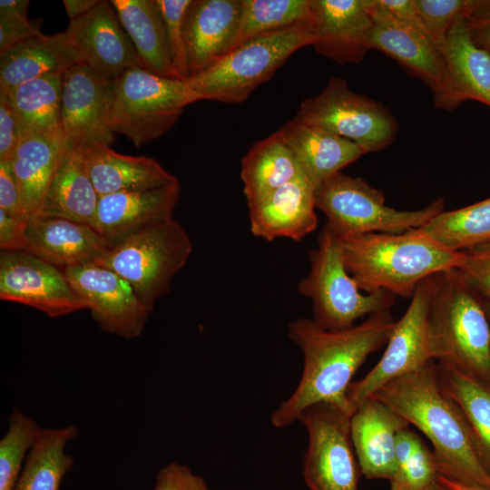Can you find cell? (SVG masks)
<instances>
[{
  "instance_id": "obj_51",
  "label": "cell",
  "mask_w": 490,
  "mask_h": 490,
  "mask_svg": "<svg viewBox=\"0 0 490 490\" xmlns=\"http://www.w3.org/2000/svg\"><path fill=\"white\" fill-rule=\"evenodd\" d=\"M437 479L443 485L448 487L450 490H490L489 488H485V487L474 486V485L462 484L454 480H450L441 475H438Z\"/></svg>"
},
{
  "instance_id": "obj_38",
  "label": "cell",
  "mask_w": 490,
  "mask_h": 490,
  "mask_svg": "<svg viewBox=\"0 0 490 490\" xmlns=\"http://www.w3.org/2000/svg\"><path fill=\"white\" fill-rule=\"evenodd\" d=\"M40 429L19 407L13 409L7 431L0 440V490H14Z\"/></svg>"
},
{
  "instance_id": "obj_12",
  "label": "cell",
  "mask_w": 490,
  "mask_h": 490,
  "mask_svg": "<svg viewBox=\"0 0 490 490\" xmlns=\"http://www.w3.org/2000/svg\"><path fill=\"white\" fill-rule=\"evenodd\" d=\"M428 279L417 286L406 312L396 321L381 358L363 378L349 385L347 396L354 406L388 381L436 360Z\"/></svg>"
},
{
  "instance_id": "obj_35",
  "label": "cell",
  "mask_w": 490,
  "mask_h": 490,
  "mask_svg": "<svg viewBox=\"0 0 490 490\" xmlns=\"http://www.w3.org/2000/svg\"><path fill=\"white\" fill-rule=\"evenodd\" d=\"M439 244L465 251L490 242V198L453 211H444L419 228Z\"/></svg>"
},
{
  "instance_id": "obj_48",
  "label": "cell",
  "mask_w": 490,
  "mask_h": 490,
  "mask_svg": "<svg viewBox=\"0 0 490 490\" xmlns=\"http://www.w3.org/2000/svg\"><path fill=\"white\" fill-rule=\"evenodd\" d=\"M466 24L473 41L490 54V0L483 1Z\"/></svg>"
},
{
  "instance_id": "obj_15",
  "label": "cell",
  "mask_w": 490,
  "mask_h": 490,
  "mask_svg": "<svg viewBox=\"0 0 490 490\" xmlns=\"http://www.w3.org/2000/svg\"><path fill=\"white\" fill-rule=\"evenodd\" d=\"M64 272L103 330L123 338L142 335L150 313L124 279L94 262Z\"/></svg>"
},
{
  "instance_id": "obj_8",
  "label": "cell",
  "mask_w": 490,
  "mask_h": 490,
  "mask_svg": "<svg viewBox=\"0 0 490 490\" xmlns=\"http://www.w3.org/2000/svg\"><path fill=\"white\" fill-rule=\"evenodd\" d=\"M385 201L382 191L341 172L315 189L316 208L341 239L371 232L403 233L425 226L445 209L442 198L414 211H399Z\"/></svg>"
},
{
  "instance_id": "obj_39",
  "label": "cell",
  "mask_w": 490,
  "mask_h": 490,
  "mask_svg": "<svg viewBox=\"0 0 490 490\" xmlns=\"http://www.w3.org/2000/svg\"><path fill=\"white\" fill-rule=\"evenodd\" d=\"M484 0H416L425 28L440 49L451 27L460 19L470 17Z\"/></svg>"
},
{
  "instance_id": "obj_44",
  "label": "cell",
  "mask_w": 490,
  "mask_h": 490,
  "mask_svg": "<svg viewBox=\"0 0 490 490\" xmlns=\"http://www.w3.org/2000/svg\"><path fill=\"white\" fill-rule=\"evenodd\" d=\"M43 33L27 19L0 15V54L15 45Z\"/></svg>"
},
{
  "instance_id": "obj_9",
  "label": "cell",
  "mask_w": 490,
  "mask_h": 490,
  "mask_svg": "<svg viewBox=\"0 0 490 490\" xmlns=\"http://www.w3.org/2000/svg\"><path fill=\"white\" fill-rule=\"evenodd\" d=\"M194 102L197 99L185 81L134 66L115 81L110 127L139 147L164 134Z\"/></svg>"
},
{
  "instance_id": "obj_46",
  "label": "cell",
  "mask_w": 490,
  "mask_h": 490,
  "mask_svg": "<svg viewBox=\"0 0 490 490\" xmlns=\"http://www.w3.org/2000/svg\"><path fill=\"white\" fill-rule=\"evenodd\" d=\"M28 222L11 217L0 209L1 250L26 251Z\"/></svg>"
},
{
  "instance_id": "obj_32",
  "label": "cell",
  "mask_w": 490,
  "mask_h": 490,
  "mask_svg": "<svg viewBox=\"0 0 490 490\" xmlns=\"http://www.w3.org/2000/svg\"><path fill=\"white\" fill-rule=\"evenodd\" d=\"M444 392L457 405L475 452L490 475V383L446 363L436 362Z\"/></svg>"
},
{
  "instance_id": "obj_42",
  "label": "cell",
  "mask_w": 490,
  "mask_h": 490,
  "mask_svg": "<svg viewBox=\"0 0 490 490\" xmlns=\"http://www.w3.org/2000/svg\"><path fill=\"white\" fill-rule=\"evenodd\" d=\"M152 490H211L200 475L188 466L172 462L157 474Z\"/></svg>"
},
{
  "instance_id": "obj_47",
  "label": "cell",
  "mask_w": 490,
  "mask_h": 490,
  "mask_svg": "<svg viewBox=\"0 0 490 490\" xmlns=\"http://www.w3.org/2000/svg\"><path fill=\"white\" fill-rule=\"evenodd\" d=\"M373 2L377 9L390 17L426 30L416 0H373Z\"/></svg>"
},
{
  "instance_id": "obj_21",
  "label": "cell",
  "mask_w": 490,
  "mask_h": 490,
  "mask_svg": "<svg viewBox=\"0 0 490 490\" xmlns=\"http://www.w3.org/2000/svg\"><path fill=\"white\" fill-rule=\"evenodd\" d=\"M314 184L301 175L249 205L250 232L265 240L299 241L318 225Z\"/></svg>"
},
{
  "instance_id": "obj_11",
  "label": "cell",
  "mask_w": 490,
  "mask_h": 490,
  "mask_svg": "<svg viewBox=\"0 0 490 490\" xmlns=\"http://www.w3.org/2000/svg\"><path fill=\"white\" fill-rule=\"evenodd\" d=\"M354 410L321 402L300 414L309 437L302 475L310 490H358L359 466L350 437Z\"/></svg>"
},
{
  "instance_id": "obj_10",
  "label": "cell",
  "mask_w": 490,
  "mask_h": 490,
  "mask_svg": "<svg viewBox=\"0 0 490 490\" xmlns=\"http://www.w3.org/2000/svg\"><path fill=\"white\" fill-rule=\"evenodd\" d=\"M296 116L354 142L367 153L391 145L398 130L387 106L352 91L338 76L330 77L318 94L302 101Z\"/></svg>"
},
{
  "instance_id": "obj_18",
  "label": "cell",
  "mask_w": 490,
  "mask_h": 490,
  "mask_svg": "<svg viewBox=\"0 0 490 490\" xmlns=\"http://www.w3.org/2000/svg\"><path fill=\"white\" fill-rule=\"evenodd\" d=\"M242 0H191L184 19L190 77L239 45Z\"/></svg>"
},
{
  "instance_id": "obj_19",
  "label": "cell",
  "mask_w": 490,
  "mask_h": 490,
  "mask_svg": "<svg viewBox=\"0 0 490 490\" xmlns=\"http://www.w3.org/2000/svg\"><path fill=\"white\" fill-rule=\"evenodd\" d=\"M310 5L315 51L339 64L360 63L370 50L368 0H310Z\"/></svg>"
},
{
  "instance_id": "obj_41",
  "label": "cell",
  "mask_w": 490,
  "mask_h": 490,
  "mask_svg": "<svg viewBox=\"0 0 490 490\" xmlns=\"http://www.w3.org/2000/svg\"><path fill=\"white\" fill-rule=\"evenodd\" d=\"M464 253V260L458 270L483 299L490 300V242Z\"/></svg>"
},
{
  "instance_id": "obj_26",
  "label": "cell",
  "mask_w": 490,
  "mask_h": 490,
  "mask_svg": "<svg viewBox=\"0 0 490 490\" xmlns=\"http://www.w3.org/2000/svg\"><path fill=\"white\" fill-rule=\"evenodd\" d=\"M466 19L451 27L442 49L448 74L446 111L467 100L490 107V54L473 41Z\"/></svg>"
},
{
  "instance_id": "obj_27",
  "label": "cell",
  "mask_w": 490,
  "mask_h": 490,
  "mask_svg": "<svg viewBox=\"0 0 490 490\" xmlns=\"http://www.w3.org/2000/svg\"><path fill=\"white\" fill-rule=\"evenodd\" d=\"M83 148L90 178L100 196L180 183L153 158L118 153L97 143Z\"/></svg>"
},
{
  "instance_id": "obj_45",
  "label": "cell",
  "mask_w": 490,
  "mask_h": 490,
  "mask_svg": "<svg viewBox=\"0 0 490 490\" xmlns=\"http://www.w3.org/2000/svg\"><path fill=\"white\" fill-rule=\"evenodd\" d=\"M20 139L14 109L5 93H0V161H9Z\"/></svg>"
},
{
  "instance_id": "obj_6",
  "label": "cell",
  "mask_w": 490,
  "mask_h": 490,
  "mask_svg": "<svg viewBox=\"0 0 490 490\" xmlns=\"http://www.w3.org/2000/svg\"><path fill=\"white\" fill-rule=\"evenodd\" d=\"M192 250L188 232L172 218L113 242L94 263L124 279L151 314Z\"/></svg>"
},
{
  "instance_id": "obj_20",
  "label": "cell",
  "mask_w": 490,
  "mask_h": 490,
  "mask_svg": "<svg viewBox=\"0 0 490 490\" xmlns=\"http://www.w3.org/2000/svg\"><path fill=\"white\" fill-rule=\"evenodd\" d=\"M410 424L370 397L355 405L350 437L360 472L367 479L390 480L395 474L397 434Z\"/></svg>"
},
{
  "instance_id": "obj_2",
  "label": "cell",
  "mask_w": 490,
  "mask_h": 490,
  "mask_svg": "<svg viewBox=\"0 0 490 490\" xmlns=\"http://www.w3.org/2000/svg\"><path fill=\"white\" fill-rule=\"evenodd\" d=\"M371 397L429 439L439 475L490 489V475L475 452L461 410L442 389L435 360L388 381Z\"/></svg>"
},
{
  "instance_id": "obj_28",
  "label": "cell",
  "mask_w": 490,
  "mask_h": 490,
  "mask_svg": "<svg viewBox=\"0 0 490 490\" xmlns=\"http://www.w3.org/2000/svg\"><path fill=\"white\" fill-rule=\"evenodd\" d=\"M110 2L134 46L141 67L164 78L181 80L173 64L166 25L155 0Z\"/></svg>"
},
{
  "instance_id": "obj_37",
  "label": "cell",
  "mask_w": 490,
  "mask_h": 490,
  "mask_svg": "<svg viewBox=\"0 0 490 490\" xmlns=\"http://www.w3.org/2000/svg\"><path fill=\"white\" fill-rule=\"evenodd\" d=\"M311 17L310 0H242L240 44L253 36Z\"/></svg>"
},
{
  "instance_id": "obj_14",
  "label": "cell",
  "mask_w": 490,
  "mask_h": 490,
  "mask_svg": "<svg viewBox=\"0 0 490 490\" xmlns=\"http://www.w3.org/2000/svg\"><path fill=\"white\" fill-rule=\"evenodd\" d=\"M115 81L84 64H74L64 74L60 128L70 144L113 143L109 119Z\"/></svg>"
},
{
  "instance_id": "obj_30",
  "label": "cell",
  "mask_w": 490,
  "mask_h": 490,
  "mask_svg": "<svg viewBox=\"0 0 490 490\" xmlns=\"http://www.w3.org/2000/svg\"><path fill=\"white\" fill-rule=\"evenodd\" d=\"M82 64L67 42L64 32L25 40L0 54V92L35 78L64 74L73 65Z\"/></svg>"
},
{
  "instance_id": "obj_50",
  "label": "cell",
  "mask_w": 490,
  "mask_h": 490,
  "mask_svg": "<svg viewBox=\"0 0 490 490\" xmlns=\"http://www.w3.org/2000/svg\"><path fill=\"white\" fill-rule=\"evenodd\" d=\"M99 2V0H64L63 4L71 21L88 13Z\"/></svg>"
},
{
  "instance_id": "obj_49",
  "label": "cell",
  "mask_w": 490,
  "mask_h": 490,
  "mask_svg": "<svg viewBox=\"0 0 490 490\" xmlns=\"http://www.w3.org/2000/svg\"><path fill=\"white\" fill-rule=\"evenodd\" d=\"M28 0H1L0 15L27 19Z\"/></svg>"
},
{
  "instance_id": "obj_23",
  "label": "cell",
  "mask_w": 490,
  "mask_h": 490,
  "mask_svg": "<svg viewBox=\"0 0 490 490\" xmlns=\"http://www.w3.org/2000/svg\"><path fill=\"white\" fill-rule=\"evenodd\" d=\"M26 235V251L63 271L94 262L112 245L91 225L57 217L32 218Z\"/></svg>"
},
{
  "instance_id": "obj_24",
  "label": "cell",
  "mask_w": 490,
  "mask_h": 490,
  "mask_svg": "<svg viewBox=\"0 0 490 490\" xmlns=\"http://www.w3.org/2000/svg\"><path fill=\"white\" fill-rule=\"evenodd\" d=\"M70 145L61 128L20 137L8 162L29 220L39 215L48 185Z\"/></svg>"
},
{
  "instance_id": "obj_3",
  "label": "cell",
  "mask_w": 490,
  "mask_h": 490,
  "mask_svg": "<svg viewBox=\"0 0 490 490\" xmlns=\"http://www.w3.org/2000/svg\"><path fill=\"white\" fill-rule=\"evenodd\" d=\"M346 269L365 293L386 290L412 298L434 274L459 268L464 251L448 249L419 228L403 233L371 232L342 239Z\"/></svg>"
},
{
  "instance_id": "obj_13",
  "label": "cell",
  "mask_w": 490,
  "mask_h": 490,
  "mask_svg": "<svg viewBox=\"0 0 490 490\" xmlns=\"http://www.w3.org/2000/svg\"><path fill=\"white\" fill-rule=\"evenodd\" d=\"M0 299L50 318L87 309L63 270L27 251L1 250Z\"/></svg>"
},
{
  "instance_id": "obj_7",
  "label": "cell",
  "mask_w": 490,
  "mask_h": 490,
  "mask_svg": "<svg viewBox=\"0 0 490 490\" xmlns=\"http://www.w3.org/2000/svg\"><path fill=\"white\" fill-rule=\"evenodd\" d=\"M310 270L298 292L311 299L314 320L323 328L342 330L361 317L390 309L396 296L386 290L363 293L348 272L342 239L325 223L318 246L309 252Z\"/></svg>"
},
{
  "instance_id": "obj_17",
  "label": "cell",
  "mask_w": 490,
  "mask_h": 490,
  "mask_svg": "<svg viewBox=\"0 0 490 490\" xmlns=\"http://www.w3.org/2000/svg\"><path fill=\"white\" fill-rule=\"evenodd\" d=\"M122 28L111 2L100 1L85 15L71 20L64 34L82 64L117 80L127 69L141 67Z\"/></svg>"
},
{
  "instance_id": "obj_33",
  "label": "cell",
  "mask_w": 490,
  "mask_h": 490,
  "mask_svg": "<svg viewBox=\"0 0 490 490\" xmlns=\"http://www.w3.org/2000/svg\"><path fill=\"white\" fill-rule=\"evenodd\" d=\"M78 436L79 430L74 425L41 427L14 490H59L74 464L65 447Z\"/></svg>"
},
{
  "instance_id": "obj_22",
  "label": "cell",
  "mask_w": 490,
  "mask_h": 490,
  "mask_svg": "<svg viewBox=\"0 0 490 490\" xmlns=\"http://www.w3.org/2000/svg\"><path fill=\"white\" fill-rule=\"evenodd\" d=\"M179 199L180 183L102 195L90 225L113 243L142 229L172 219Z\"/></svg>"
},
{
  "instance_id": "obj_25",
  "label": "cell",
  "mask_w": 490,
  "mask_h": 490,
  "mask_svg": "<svg viewBox=\"0 0 490 490\" xmlns=\"http://www.w3.org/2000/svg\"><path fill=\"white\" fill-rule=\"evenodd\" d=\"M279 131L296 153L303 173L315 187L367 154L354 142L298 116Z\"/></svg>"
},
{
  "instance_id": "obj_52",
  "label": "cell",
  "mask_w": 490,
  "mask_h": 490,
  "mask_svg": "<svg viewBox=\"0 0 490 490\" xmlns=\"http://www.w3.org/2000/svg\"><path fill=\"white\" fill-rule=\"evenodd\" d=\"M425 490H450L443 485L438 479L430 484Z\"/></svg>"
},
{
  "instance_id": "obj_29",
  "label": "cell",
  "mask_w": 490,
  "mask_h": 490,
  "mask_svg": "<svg viewBox=\"0 0 490 490\" xmlns=\"http://www.w3.org/2000/svg\"><path fill=\"white\" fill-rule=\"evenodd\" d=\"M99 198L86 167L83 148L71 144L48 185L38 216L90 225Z\"/></svg>"
},
{
  "instance_id": "obj_5",
  "label": "cell",
  "mask_w": 490,
  "mask_h": 490,
  "mask_svg": "<svg viewBox=\"0 0 490 490\" xmlns=\"http://www.w3.org/2000/svg\"><path fill=\"white\" fill-rule=\"evenodd\" d=\"M314 41L311 13L308 20L245 40L217 64L185 82L197 101L240 103L270 80L293 53Z\"/></svg>"
},
{
  "instance_id": "obj_16",
  "label": "cell",
  "mask_w": 490,
  "mask_h": 490,
  "mask_svg": "<svg viewBox=\"0 0 490 490\" xmlns=\"http://www.w3.org/2000/svg\"><path fill=\"white\" fill-rule=\"evenodd\" d=\"M373 25L370 50H377L396 60L433 93L436 107L445 109L448 93L447 68L440 49L425 29L399 22L377 9L368 0Z\"/></svg>"
},
{
  "instance_id": "obj_36",
  "label": "cell",
  "mask_w": 490,
  "mask_h": 490,
  "mask_svg": "<svg viewBox=\"0 0 490 490\" xmlns=\"http://www.w3.org/2000/svg\"><path fill=\"white\" fill-rule=\"evenodd\" d=\"M396 464L390 490H425L439 475L433 451L408 427L397 434Z\"/></svg>"
},
{
  "instance_id": "obj_53",
  "label": "cell",
  "mask_w": 490,
  "mask_h": 490,
  "mask_svg": "<svg viewBox=\"0 0 490 490\" xmlns=\"http://www.w3.org/2000/svg\"><path fill=\"white\" fill-rule=\"evenodd\" d=\"M483 301H484V307H485V313H486V316H487V318H488L489 324H490V300L483 299Z\"/></svg>"
},
{
  "instance_id": "obj_1",
  "label": "cell",
  "mask_w": 490,
  "mask_h": 490,
  "mask_svg": "<svg viewBox=\"0 0 490 490\" xmlns=\"http://www.w3.org/2000/svg\"><path fill=\"white\" fill-rule=\"evenodd\" d=\"M395 323L390 309L342 330L325 329L307 318L290 322L288 335L302 351L303 371L291 396L271 414V424L287 427L321 402L354 407L347 396L351 379L369 355L386 346Z\"/></svg>"
},
{
  "instance_id": "obj_31",
  "label": "cell",
  "mask_w": 490,
  "mask_h": 490,
  "mask_svg": "<svg viewBox=\"0 0 490 490\" xmlns=\"http://www.w3.org/2000/svg\"><path fill=\"white\" fill-rule=\"evenodd\" d=\"M301 175L297 155L279 130L255 142L241 160L248 206Z\"/></svg>"
},
{
  "instance_id": "obj_34",
  "label": "cell",
  "mask_w": 490,
  "mask_h": 490,
  "mask_svg": "<svg viewBox=\"0 0 490 490\" xmlns=\"http://www.w3.org/2000/svg\"><path fill=\"white\" fill-rule=\"evenodd\" d=\"M63 81L64 74H50L5 93L15 112L20 137L60 128Z\"/></svg>"
},
{
  "instance_id": "obj_43",
  "label": "cell",
  "mask_w": 490,
  "mask_h": 490,
  "mask_svg": "<svg viewBox=\"0 0 490 490\" xmlns=\"http://www.w3.org/2000/svg\"><path fill=\"white\" fill-rule=\"evenodd\" d=\"M0 209L11 217L29 221L8 161H0Z\"/></svg>"
},
{
  "instance_id": "obj_4",
  "label": "cell",
  "mask_w": 490,
  "mask_h": 490,
  "mask_svg": "<svg viewBox=\"0 0 490 490\" xmlns=\"http://www.w3.org/2000/svg\"><path fill=\"white\" fill-rule=\"evenodd\" d=\"M428 279L436 360L490 383V324L483 299L458 268Z\"/></svg>"
},
{
  "instance_id": "obj_40",
  "label": "cell",
  "mask_w": 490,
  "mask_h": 490,
  "mask_svg": "<svg viewBox=\"0 0 490 490\" xmlns=\"http://www.w3.org/2000/svg\"><path fill=\"white\" fill-rule=\"evenodd\" d=\"M166 25L176 72L185 81L190 77L184 35V19L191 0H155Z\"/></svg>"
}]
</instances>
